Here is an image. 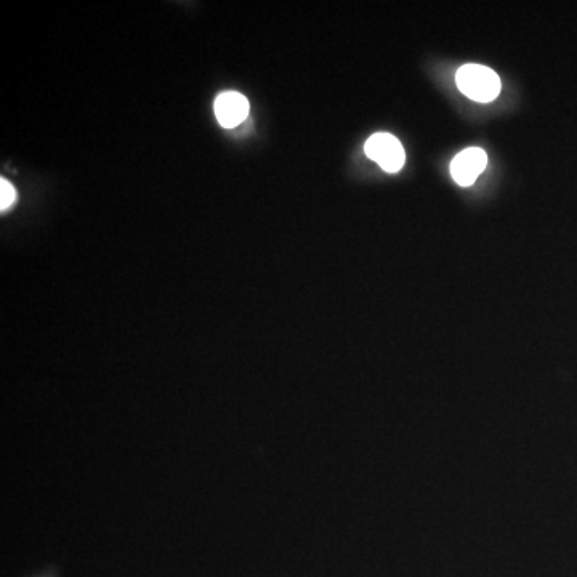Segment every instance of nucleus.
<instances>
[{"label":"nucleus","mask_w":577,"mask_h":577,"mask_svg":"<svg viewBox=\"0 0 577 577\" xmlns=\"http://www.w3.org/2000/svg\"><path fill=\"white\" fill-rule=\"evenodd\" d=\"M364 151L372 161H376L388 174H396L403 169L406 162V153L403 145L395 135L376 134L372 135L364 146Z\"/></svg>","instance_id":"f03ea898"},{"label":"nucleus","mask_w":577,"mask_h":577,"mask_svg":"<svg viewBox=\"0 0 577 577\" xmlns=\"http://www.w3.org/2000/svg\"><path fill=\"white\" fill-rule=\"evenodd\" d=\"M488 166V156L481 148H467L451 162L452 178L457 185L472 186Z\"/></svg>","instance_id":"7ed1b4c3"},{"label":"nucleus","mask_w":577,"mask_h":577,"mask_svg":"<svg viewBox=\"0 0 577 577\" xmlns=\"http://www.w3.org/2000/svg\"><path fill=\"white\" fill-rule=\"evenodd\" d=\"M215 116L226 129L239 126L249 116V101L238 92H223L215 100Z\"/></svg>","instance_id":"20e7f679"},{"label":"nucleus","mask_w":577,"mask_h":577,"mask_svg":"<svg viewBox=\"0 0 577 577\" xmlns=\"http://www.w3.org/2000/svg\"><path fill=\"white\" fill-rule=\"evenodd\" d=\"M13 201H15V190L10 182L2 178L0 180V209L5 210L12 206Z\"/></svg>","instance_id":"39448f33"},{"label":"nucleus","mask_w":577,"mask_h":577,"mask_svg":"<svg viewBox=\"0 0 577 577\" xmlns=\"http://www.w3.org/2000/svg\"><path fill=\"white\" fill-rule=\"evenodd\" d=\"M457 87L465 97L478 103H491L501 93V79L496 71L481 65H465L457 71Z\"/></svg>","instance_id":"f257e3e1"}]
</instances>
